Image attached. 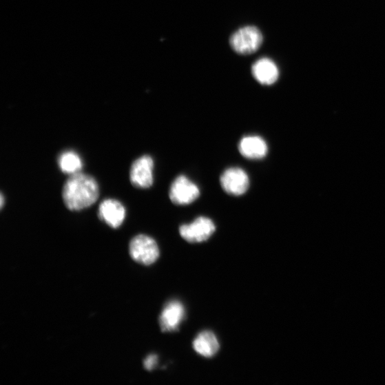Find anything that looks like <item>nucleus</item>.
Wrapping results in <instances>:
<instances>
[{
    "instance_id": "f257e3e1",
    "label": "nucleus",
    "mask_w": 385,
    "mask_h": 385,
    "mask_svg": "<svg viewBox=\"0 0 385 385\" xmlns=\"http://www.w3.org/2000/svg\"><path fill=\"white\" fill-rule=\"evenodd\" d=\"M98 195L96 180L92 176L81 172L70 176L63 191L65 205L73 211L91 207L98 199Z\"/></svg>"
},
{
    "instance_id": "f03ea898",
    "label": "nucleus",
    "mask_w": 385,
    "mask_h": 385,
    "mask_svg": "<svg viewBox=\"0 0 385 385\" xmlns=\"http://www.w3.org/2000/svg\"><path fill=\"white\" fill-rule=\"evenodd\" d=\"M263 42L260 30L255 26H246L238 30L230 38V45L236 53L242 55L257 52Z\"/></svg>"
},
{
    "instance_id": "7ed1b4c3",
    "label": "nucleus",
    "mask_w": 385,
    "mask_h": 385,
    "mask_svg": "<svg viewBox=\"0 0 385 385\" xmlns=\"http://www.w3.org/2000/svg\"><path fill=\"white\" fill-rule=\"evenodd\" d=\"M129 252L134 260L145 266L153 264L159 257L156 242L146 235H138L132 240Z\"/></svg>"
},
{
    "instance_id": "20e7f679",
    "label": "nucleus",
    "mask_w": 385,
    "mask_h": 385,
    "mask_svg": "<svg viewBox=\"0 0 385 385\" xmlns=\"http://www.w3.org/2000/svg\"><path fill=\"white\" fill-rule=\"evenodd\" d=\"M216 231L212 220L198 217L190 225H182L179 233L182 238L189 242H202L209 239Z\"/></svg>"
},
{
    "instance_id": "39448f33",
    "label": "nucleus",
    "mask_w": 385,
    "mask_h": 385,
    "mask_svg": "<svg viewBox=\"0 0 385 385\" xmlns=\"http://www.w3.org/2000/svg\"><path fill=\"white\" fill-rule=\"evenodd\" d=\"M200 195L197 185L185 176H179L173 182L169 197L174 205L185 206L191 204Z\"/></svg>"
},
{
    "instance_id": "423d86ee",
    "label": "nucleus",
    "mask_w": 385,
    "mask_h": 385,
    "mask_svg": "<svg viewBox=\"0 0 385 385\" xmlns=\"http://www.w3.org/2000/svg\"><path fill=\"white\" fill-rule=\"evenodd\" d=\"M154 160L150 156H141L133 162L130 169L132 185L138 189H148L154 183Z\"/></svg>"
},
{
    "instance_id": "0eeeda50",
    "label": "nucleus",
    "mask_w": 385,
    "mask_h": 385,
    "mask_svg": "<svg viewBox=\"0 0 385 385\" xmlns=\"http://www.w3.org/2000/svg\"><path fill=\"white\" fill-rule=\"evenodd\" d=\"M220 185L227 194L232 196L244 194L249 187V178L240 168H230L220 176Z\"/></svg>"
},
{
    "instance_id": "6e6552de",
    "label": "nucleus",
    "mask_w": 385,
    "mask_h": 385,
    "mask_svg": "<svg viewBox=\"0 0 385 385\" xmlns=\"http://www.w3.org/2000/svg\"><path fill=\"white\" fill-rule=\"evenodd\" d=\"M98 217L113 229L123 224L126 217V209L121 202L115 199H106L98 207Z\"/></svg>"
},
{
    "instance_id": "1a4fd4ad",
    "label": "nucleus",
    "mask_w": 385,
    "mask_h": 385,
    "mask_svg": "<svg viewBox=\"0 0 385 385\" xmlns=\"http://www.w3.org/2000/svg\"><path fill=\"white\" fill-rule=\"evenodd\" d=\"M185 317V309L183 304L177 300L169 302L160 315L159 324L161 331L166 333L177 331Z\"/></svg>"
},
{
    "instance_id": "9d476101",
    "label": "nucleus",
    "mask_w": 385,
    "mask_h": 385,
    "mask_svg": "<svg viewBox=\"0 0 385 385\" xmlns=\"http://www.w3.org/2000/svg\"><path fill=\"white\" fill-rule=\"evenodd\" d=\"M252 74L262 85H273L279 77L277 65L269 58H262L256 61L252 67Z\"/></svg>"
},
{
    "instance_id": "9b49d317",
    "label": "nucleus",
    "mask_w": 385,
    "mask_h": 385,
    "mask_svg": "<svg viewBox=\"0 0 385 385\" xmlns=\"http://www.w3.org/2000/svg\"><path fill=\"white\" fill-rule=\"evenodd\" d=\"M240 154L249 159H261L268 154V145L264 139L258 136L243 137L239 143Z\"/></svg>"
},
{
    "instance_id": "f8f14e48",
    "label": "nucleus",
    "mask_w": 385,
    "mask_h": 385,
    "mask_svg": "<svg viewBox=\"0 0 385 385\" xmlns=\"http://www.w3.org/2000/svg\"><path fill=\"white\" fill-rule=\"evenodd\" d=\"M193 347L199 355L205 357H214L219 351L220 344L216 336L211 331L200 333L194 340Z\"/></svg>"
},
{
    "instance_id": "ddd939ff",
    "label": "nucleus",
    "mask_w": 385,
    "mask_h": 385,
    "mask_svg": "<svg viewBox=\"0 0 385 385\" xmlns=\"http://www.w3.org/2000/svg\"><path fill=\"white\" fill-rule=\"evenodd\" d=\"M58 165L61 171L70 176L79 173L83 163L79 155L73 151H66L58 158Z\"/></svg>"
},
{
    "instance_id": "4468645a",
    "label": "nucleus",
    "mask_w": 385,
    "mask_h": 385,
    "mask_svg": "<svg viewBox=\"0 0 385 385\" xmlns=\"http://www.w3.org/2000/svg\"><path fill=\"white\" fill-rule=\"evenodd\" d=\"M157 362H158V357L156 355H149L145 360L144 366L147 371H151L156 367Z\"/></svg>"
},
{
    "instance_id": "2eb2a0df",
    "label": "nucleus",
    "mask_w": 385,
    "mask_h": 385,
    "mask_svg": "<svg viewBox=\"0 0 385 385\" xmlns=\"http://www.w3.org/2000/svg\"><path fill=\"white\" fill-rule=\"evenodd\" d=\"M0 199H1V200H0V206H1V207L3 208V205H4V202H5L4 201V196H3V194H1V196H0Z\"/></svg>"
}]
</instances>
